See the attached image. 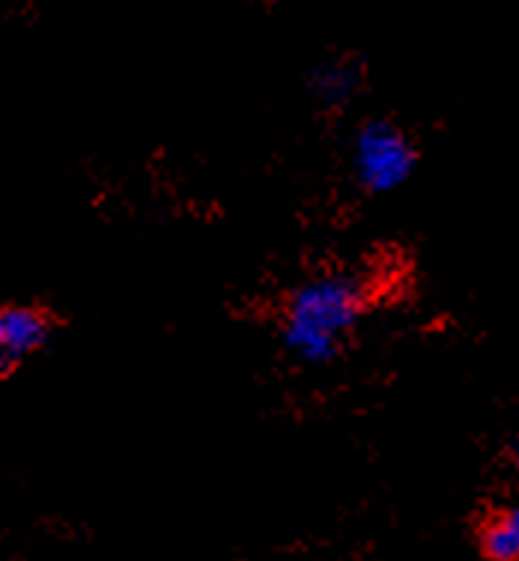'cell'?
Here are the masks:
<instances>
[{
	"label": "cell",
	"mask_w": 519,
	"mask_h": 561,
	"mask_svg": "<svg viewBox=\"0 0 519 561\" xmlns=\"http://www.w3.org/2000/svg\"><path fill=\"white\" fill-rule=\"evenodd\" d=\"M379 275L370 266H325L284 293L275 329L284 353L304 367H328L344 356L358 325L379 299Z\"/></svg>",
	"instance_id": "cell-1"
},
{
	"label": "cell",
	"mask_w": 519,
	"mask_h": 561,
	"mask_svg": "<svg viewBox=\"0 0 519 561\" xmlns=\"http://www.w3.org/2000/svg\"><path fill=\"white\" fill-rule=\"evenodd\" d=\"M422 164V147L394 117H365L349 140V173L361 195L382 197L410 183Z\"/></svg>",
	"instance_id": "cell-2"
},
{
	"label": "cell",
	"mask_w": 519,
	"mask_h": 561,
	"mask_svg": "<svg viewBox=\"0 0 519 561\" xmlns=\"http://www.w3.org/2000/svg\"><path fill=\"white\" fill-rule=\"evenodd\" d=\"M57 313L45 305L7 302L0 308V377L10 379L19 367L55 341Z\"/></svg>",
	"instance_id": "cell-3"
},
{
	"label": "cell",
	"mask_w": 519,
	"mask_h": 561,
	"mask_svg": "<svg viewBox=\"0 0 519 561\" xmlns=\"http://www.w3.org/2000/svg\"><path fill=\"white\" fill-rule=\"evenodd\" d=\"M368 57L358 51H332L316 60L308 76L304 90L323 114H341L356 105V99L368 87Z\"/></svg>",
	"instance_id": "cell-4"
},
{
	"label": "cell",
	"mask_w": 519,
	"mask_h": 561,
	"mask_svg": "<svg viewBox=\"0 0 519 561\" xmlns=\"http://www.w3.org/2000/svg\"><path fill=\"white\" fill-rule=\"evenodd\" d=\"M475 547L484 561H519V505L487 507L475 519Z\"/></svg>",
	"instance_id": "cell-5"
},
{
	"label": "cell",
	"mask_w": 519,
	"mask_h": 561,
	"mask_svg": "<svg viewBox=\"0 0 519 561\" xmlns=\"http://www.w3.org/2000/svg\"><path fill=\"white\" fill-rule=\"evenodd\" d=\"M505 457H508L510 469L519 476V436H514L508 445H505Z\"/></svg>",
	"instance_id": "cell-6"
}]
</instances>
